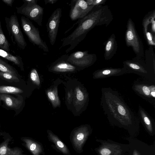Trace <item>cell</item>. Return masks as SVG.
Returning a JSON list of instances; mask_svg holds the SVG:
<instances>
[{
  "label": "cell",
  "mask_w": 155,
  "mask_h": 155,
  "mask_svg": "<svg viewBox=\"0 0 155 155\" xmlns=\"http://www.w3.org/2000/svg\"><path fill=\"white\" fill-rule=\"evenodd\" d=\"M101 92V106L109 120L128 126L138 120V115L117 91L110 87H104Z\"/></svg>",
  "instance_id": "6da1fadb"
},
{
  "label": "cell",
  "mask_w": 155,
  "mask_h": 155,
  "mask_svg": "<svg viewBox=\"0 0 155 155\" xmlns=\"http://www.w3.org/2000/svg\"><path fill=\"white\" fill-rule=\"evenodd\" d=\"M155 11L149 12L143 18L142 21L143 33L147 44L155 45Z\"/></svg>",
  "instance_id": "30bf717a"
},
{
  "label": "cell",
  "mask_w": 155,
  "mask_h": 155,
  "mask_svg": "<svg viewBox=\"0 0 155 155\" xmlns=\"http://www.w3.org/2000/svg\"><path fill=\"white\" fill-rule=\"evenodd\" d=\"M132 88L137 94L155 106V82L143 78L135 81Z\"/></svg>",
  "instance_id": "52a82bcc"
},
{
  "label": "cell",
  "mask_w": 155,
  "mask_h": 155,
  "mask_svg": "<svg viewBox=\"0 0 155 155\" xmlns=\"http://www.w3.org/2000/svg\"><path fill=\"white\" fill-rule=\"evenodd\" d=\"M0 71L17 76L16 71L12 66L0 58Z\"/></svg>",
  "instance_id": "d4e9b609"
},
{
  "label": "cell",
  "mask_w": 155,
  "mask_h": 155,
  "mask_svg": "<svg viewBox=\"0 0 155 155\" xmlns=\"http://www.w3.org/2000/svg\"><path fill=\"white\" fill-rule=\"evenodd\" d=\"M133 155H138L136 150L134 151Z\"/></svg>",
  "instance_id": "e575fe53"
},
{
  "label": "cell",
  "mask_w": 155,
  "mask_h": 155,
  "mask_svg": "<svg viewBox=\"0 0 155 155\" xmlns=\"http://www.w3.org/2000/svg\"><path fill=\"white\" fill-rule=\"evenodd\" d=\"M0 78L9 82H17L19 81L18 76L0 71Z\"/></svg>",
  "instance_id": "484cf974"
},
{
  "label": "cell",
  "mask_w": 155,
  "mask_h": 155,
  "mask_svg": "<svg viewBox=\"0 0 155 155\" xmlns=\"http://www.w3.org/2000/svg\"><path fill=\"white\" fill-rule=\"evenodd\" d=\"M1 134H2V132L1 133H0V137L1 136Z\"/></svg>",
  "instance_id": "d590c367"
},
{
  "label": "cell",
  "mask_w": 155,
  "mask_h": 155,
  "mask_svg": "<svg viewBox=\"0 0 155 155\" xmlns=\"http://www.w3.org/2000/svg\"><path fill=\"white\" fill-rule=\"evenodd\" d=\"M48 95L49 99L51 101H54L56 99V96L52 91H49L48 93Z\"/></svg>",
  "instance_id": "4dcf8cb0"
},
{
  "label": "cell",
  "mask_w": 155,
  "mask_h": 155,
  "mask_svg": "<svg viewBox=\"0 0 155 155\" xmlns=\"http://www.w3.org/2000/svg\"><path fill=\"white\" fill-rule=\"evenodd\" d=\"M21 21L22 30L30 41L44 52H48V46L41 38L38 28L29 19L23 16L21 18Z\"/></svg>",
  "instance_id": "8992f818"
},
{
  "label": "cell",
  "mask_w": 155,
  "mask_h": 155,
  "mask_svg": "<svg viewBox=\"0 0 155 155\" xmlns=\"http://www.w3.org/2000/svg\"><path fill=\"white\" fill-rule=\"evenodd\" d=\"M100 153L101 155H109L111 153V151L108 148H104L101 150Z\"/></svg>",
  "instance_id": "f546056e"
},
{
  "label": "cell",
  "mask_w": 155,
  "mask_h": 155,
  "mask_svg": "<svg viewBox=\"0 0 155 155\" xmlns=\"http://www.w3.org/2000/svg\"><path fill=\"white\" fill-rule=\"evenodd\" d=\"M0 101L10 108L17 109L20 108L22 103V100L7 94H0Z\"/></svg>",
  "instance_id": "d6986e66"
},
{
  "label": "cell",
  "mask_w": 155,
  "mask_h": 155,
  "mask_svg": "<svg viewBox=\"0 0 155 155\" xmlns=\"http://www.w3.org/2000/svg\"><path fill=\"white\" fill-rule=\"evenodd\" d=\"M48 133L49 140L54 144L58 150L65 155L70 154V151L68 147L57 135L50 131H48Z\"/></svg>",
  "instance_id": "ffe728a7"
},
{
  "label": "cell",
  "mask_w": 155,
  "mask_h": 155,
  "mask_svg": "<svg viewBox=\"0 0 155 155\" xmlns=\"http://www.w3.org/2000/svg\"><path fill=\"white\" fill-rule=\"evenodd\" d=\"M30 78L31 81L37 85H39L40 83V80L37 71L33 69L31 72Z\"/></svg>",
  "instance_id": "4316f807"
},
{
  "label": "cell",
  "mask_w": 155,
  "mask_h": 155,
  "mask_svg": "<svg viewBox=\"0 0 155 155\" xmlns=\"http://www.w3.org/2000/svg\"><path fill=\"white\" fill-rule=\"evenodd\" d=\"M24 4L19 7H16L18 14L36 22L42 26L44 8L37 4V0H24Z\"/></svg>",
  "instance_id": "3957f363"
},
{
  "label": "cell",
  "mask_w": 155,
  "mask_h": 155,
  "mask_svg": "<svg viewBox=\"0 0 155 155\" xmlns=\"http://www.w3.org/2000/svg\"><path fill=\"white\" fill-rule=\"evenodd\" d=\"M126 27L125 40L127 46L132 47L137 58H143L144 55L143 45L131 18L128 19Z\"/></svg>",
  "instance_id": "277c9868"
},
{
  "label": "cell",
  "mask_w": 155,
  "mask_h": 155,
  "mask_svg": "<svg viewBox=\"0 0 155 155\" xmlns=\"http://www.w3.org/2000/svg\"><path fill=\"white\" fill-rule=\"evenodd\" d=\"M76 97L77 99L80 101H82L84 99V96L82 92L80 90L77 91Z\"/></svg>",
  "instance_id": "83f0119b"
},
{
  "label": "cell",
  "mask_w": 155,
  "mask_h": 155,
  "mask_svg": "<svg viewBox=\"0 0 155 155\" xmlns=\"http://www.w3.org/2000/svg\"><path fill=\"white\" fill-rule=\"evenodd\" d=\"M61 16V9L60 8L56 9L49 18L46 25L49 42L52 45L56 41Z\"/></svg>",
  "instance_id": "8fae6325"
},
{
  "label": "cell",
  "mask_w": 155,
  "mask_h": 155,
  "mask_svg": "<svg viewBox=\"0 0 155 155\" xmlns=\"http://www.w3.org/2000/svg\"><path fill=\"white\" fill-rule=\"evenodd\" d=\"M107 0H94L93 5L95 6L102 5L105 4Z\"/></svg>",
  "instance_id": "f1b7e54d"
},
{
  "label": "cell",
  "mask_w": 155,
  "mask_h": 155,
  "mask_svg": "<svg viewBox=\"0 0 155 155\" xmlns=\"http://www.w3.org/2000/svg\"><path fill=\"white\" fill-rule=\"evenodd\" d=\"M85 1L89 6H93V4L94 0H86Z\"/></svg>",
  "instance_id": "836d02e7"
},
{
  "label": "cell",
  "mask_w": 155,
  "mask_h": 155,
  "mask_svg": "<svg viewBox=\"0 0 155 155\" xmlns=\"http://www.w3.org/2000/svg\"><path fill=\"white\" fill-rule=\"evenodd\" d=\"M138 116L141 120L147 130L151 133L153 131L152 119L150 116L139 105Z\"/></svg>",
  "instance_id": "44dd1931"
},
{
  "label": "cell",
  "mask_w": 155,
  "mask_h": 155,
  "mask_svg": "<svg viewBox=\"0 0 155 155\" xmlns=\"http://www.w3.org/2000/svg\"><path fill=\"white\" fill-rule=\"evenodd\" d=\"M89 132L87 128L82 127L76 130L73 135L72 142L74 147L78 151H81Z\"/></svg>",
  "instance_id": "9a60e30c"
},
{
  "label": "cell",
  "mask_w": 155,
  "mask_h": 155,
  "mask_svg": "<svg viewBox=\"0 0 155 155\" xmlns=\"http://www.w3.org/2000/svg\"><path fill=\"white\" fill-rule=\"evenodd\" d=\"M2 1L7 5L12 6L14 2L13 0H2Z\"/></svg>",
  "instance_id": "1f68e13d"
},
{
  "label": "cell",
  "mask_w": 155,
  "mask_h": 155,
  "mask_svg": "<svg viewBox=\"0 0 155 155\" xmlns=\"http://www.w3.org/2000/svg\"><path fill=\"white\" fill-rule=\"evenodd\" d=\"M23 90L15 87L7 86H0V94H17L22 93Z\"/></svg>",
  "instance_id": "cb8c5ba5"
},
{
  "label": "cell",
  "mask_w": 155,
  "mask_h": 155,
  "mask_svg": "<svg viewBox=\"0 0 155 155\" xmlns=\"http://www.w3.org/2000/svg\"><path fill=\"white\" fill-rule=\"evenodd\" d=\"M105 59L108 60L111 59L116 53L117 49V43L114 34H112L105 43Z\"/></svg>",
  "instance_id": "ac0fdd59"
},
{
  "label": "cell",
  "mask_w": 155,
  "mask_h": 155,
  "mask_svg": "<svg viewBox=\"0 0 155 155\" xmlns=\"http://www.w3.org/2000/svg\"><path fill=\"white\" fill-rule=\"evenodd\" d=\"M127 73V70L124 67L120 68H107L98 70L93 73L94 79H103L107 78L117 76Z\"/></svg>",
  "instance_id": "5bb4252c"
},
{
  "label": "cell",
  "mask_w": 155,
  "mask_h": 155,
  "mask_svg": "<svg viewBox=\"0 0 155 155\" xmlns=\"http://www.w3.org/2000/svg\"><path fill=\"white\" fill-rule=\"evenodd\" d=\"M45 4H53L56 3L57 0H45Z\"/></svg>",
  "instance_id": "d6a6232c"
},
{
  "label": "cell",
  "mask_w": 155,
  "mask_h": 155,
  "mask_svg": "<svg viewBox=\"0 0 155 155\" xmlns=\"http://www.w3.org/2000/svg\"><path fill=\"white\" fill-rule=\"evenodd\" d=\"M103 24L101 15L96 11H91L82 18L78 19L76 23L78 24L77 27L70 35L63 39L61 48L69 45L65 51L67 53L69 52L84 39L91 30L96 26L102 25Z\"/></svg>",
  "instance_id": "7a4b0ae2"
},
{
  "label": "cell",
  "mask_w": 155,
  "mask_h": 155,
  "mask_svg": "<svg viewBox=\"0 0 155 155\" xmlns=\"http://www.w3.org/2000/svg\"><path fill=\"white\" fill-rule=\"evenodd\" d=\"M124 67L127 73H133L155 82V71L144 63L134 59L123 62Z\"/></svg>",
  "instance_id": "ba28073f"
},
{
  "label": "cell",
  "mask_w": 155,
  "mask_h": 155,
  "mask_svg": "<svg viewBox=\"0 0 155 155\" xmlns=\"http://www.w3.org/2000/svg\"><path fill=\"white\" fill-rule=\"evenodd\" d=\"M6 27L12 42L20 48L24 50L27 46L21 30L17 16L15 14L5 18Z\"/></svg>",
  "instance_id": "5b68a950"
},
{
  "label": "cell",
  "mask_w": 155,
  "mask_h": 155,
  "mask_svg": "<svg viewBox=\"0 0 155 155\" xmlns=\"http://www.w3.org/2000/svg\"><path fill=\"white\" fill-rule=\"evenodd\" d=\"M23 146L27 148L32 155H40L44 153L42 146L31 138L22 137L20 138Z\"/></svg>",
  "instance_id": "e0dca14e"
},
{
  "label": "cell",
  "mask_w": 155,
  "mask_h": 155,
  "mask_svg": "<svg viewBox=\"0 0 155 155\" xmlns=\"http://www.w3.org/2000/svg\"><path fill=\"white\" fill-rule=\"evenodd\" d=\"M97 57L94 54H89L87 51H78L69 55L68 61L72 65L86 67L93 64L96 61Z\"/></svg>",
  "instance_id": "9c48e42d"
},
{
  "label": "cell",
  "mask_w": 155,
  "mask_h": 155,
  "mask_svg": "<svg viewBox=\"0 0 155 155\" xmlns=\"http://www.w3.org/2000/svg\"><path fill=\"white\" fill-rule=\"evenodd\" d=\"M3 140L0 143V155H27L24 153L22 149L18 147H8L12 137L8 133L2 132Z\"/></svg>",
  "instance_id": "4fadbf2b"
},
{
  "label": "cell",
  "mask_w": 155,
  "mask_h": 155,
  "mask_svg": "<svg viewBox=\"0 0 155 155\" xmlns=\"http://www.w3.org/2000/svg\"><path fill=\"white\" fill-rule=\"evenodd\" d=\"M0 56L12 62L21 68H23L22 58L19 56L13 55L0 48Z\"/></svg>",
  "instance_id": "7402d4cb"
},
{
  "label": "cell",
  "mask_w": 155,
  "mask_h": 155,
  "mask_svg": "<svg viewBox=\"0 0 155 155\" xmlns=\"http://www.w3.org/2000/svg\"><path fill=\"white\" fill-rule=\"evenodd\" d=\"M69 16L71 20L81 19L86 16L94 6H89L85 0H72L71 4Z\"/></svg>",
  "instance_id": "7c38bea8"
},
{
  "label": "cell",
  "mask_w": 155,
  "mask_h": 155,
  "mask_svg": "<svg viewBox=\"0 0 155 155\" xmlns=\"http://www.w3.org/2000/svg\"><path fill=\"white\" fill-rule=\"evenodd\" d=\"M10 45L2 30L0 19V48L9 53Z\"/></svg>",
  "instance_id": "603a6c76"
},
{
  "label": "cell",
  "mask_w": 155,
  "mask_h": 155,
  "mask_svg": "<svg viewBox=\"0 0 155 155\" xmlns=\"http://www.w3.org/2000/svg\"><path fill=\"white\" fill-rule=\"evenodd\" d=\"M69 55L65 54L60 57L53 63L51 69L60 72L72 71L75 70L76 67L67 60Z\"/></svg>",
  "instance_id": "2e32d148"
}]
</instances>
